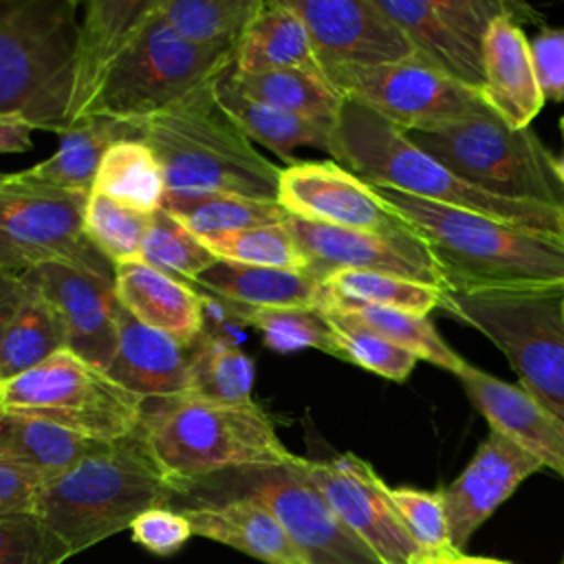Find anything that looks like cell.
I'll return each mask as SVG.
<instances>
[{
  "label": "cell",
  "instance_id": "40",
  "mask_svg": "<svg viewBox=\"0 0 564 564\" xmlns=\"http://www.w3.org/2000/svg\"><path fill=\"white\" fill-rule=\"evenodd\" d=\"M324 315L333 328L337 359L355 364L390 381H405L412 375L419 361L412 352L392 344L348 313L324 311Z\"/></svg>",
  "mask_w": 564,
  "mask_h": 564
},
{
  "label": "cell",
  "instance_id": "15",
  "mask_svg": "<svg viewBox=\"0 0 564 564\" xmlns=\"http://www.w3.org/2000/svg\"><path fill=\"white\" fill-rule=\"evenodd\" d=\"M300 465L344 524L383 564H421L432 557L408 531L388 496V485L370 463L355 454H339L330 460L302 458Z\"/></svg>",
  "mask_w": 564,
  "mask_h": 564
},
{
  "label": "cell",
  "instance_id": "23",
  "mask_svg": "<svg viewBox=\"0 0 564 564\" xmlns=\"http://www.w3.org/2000/svg\"><path fill=\"white\" fill-rule=\"evenodd\" d=\"M117 328V352L106 375L141 397L145 405L181 399L189 377V344L145 326L121 304Z\"/></svg>",
  "mask_w": 564,
  "mask_h": 564
},
{
  "label": "cell",
  "instance_id": "28",
  "mask_svg": "<svg viewBox=\"0 0 564 564\" xmlns=\"http://www.w3.org/2000/svg\"><path fill=\"white\" fill-rule=\"evenodd\" d=\"M280 68L324 75L308 29L289 0H262L236 46L234 70L251 75Z\"/></svg>",
  "mask_w": 564,
  "mask_h": 564
},
{
  "label": "cell",
  "instance_id": "36",
  "mask_svg": "<svg viewBox=\"0 0 564 564\" xmlns=\"http://www.w3.org/2000/svg\"><path fill=\"white\" fill-rule=\"evenodd\" d=\"M90 192L143 214L161 209L165 181L152 148L145 141L115 143L101 159Z\"/></svg>",
  "mask_w": 564,
  "mask_h": 564
},
{
  "label": "cell",
  "instance_id": "24",
  "mask_svg": "<svg viewBox=\"0 0 564 564\" xmlns=\"http://www.w3.org/2000/svg\"><path fill=\"white\" fill-rule=\"evenodd\" d=\"M178 511L192 533L227 544L264 564H308L273 511L251 496L187 498Z\"/></svg>",
  "mask_w": 564,
  "mask_h": 564
},
{
  "label": "cell",
  "instance_id": "37",
  "mask_svg": "<svg viewBox=\"0 0 564 564\" xmlns=\"http://www.w3.org/2000/svg\"><path fill=\"white\" fill-rule=\"evenodd\" d=\"M234 79L251 99L324 123H335L344 104V97L324 75L297 68H280L251 75H238L234 70Z\"/></svg>",
  "mask_w": 564,
  "mask_h": 564
},
{
  "label": "cell",
  "instance_id": "12",
  "mask_svg": "<svg viewBox=\"0 0 564 564\" xmlns=\"http://www.w3.org/2000/svg\"><path fill=\"white\" fill-rule=\"evenodd\" d=\"M88 194L0 181V269L22 275L40 264L66 262L115 278V264L84 231Z\"/></svg>",
  "mask_w": 564,
  "mask_h": 564
},
{
  "label": "cell",
  "instance_id": "5",
  "mask_svg": "<svg viewBox=\"0 0 564 564\" xmlns=\"http://www.w3.org/2000/svg\"><path fill=\"white\" fill-rule=\"evenodd\" d=\"M139 430L150 456L178 489V498L214 474L286 465L297 458L258 403L225 405L181 397L145 405Z\"/></svg>",
  "mask_w": 564,
  "mask_h": 564
},
{
  "label": "cell",
  "instance_id": "31",
  "mask_svg": "<svg viewBox=\"0 0 564 564\" xmlns=\"http://www.w3.org/2000/svg\"><path fill=\"white\" fill-rule=\"evenodd\" d=\"M108 441H95L53 421L0 414V460L35 469L48 478L70 469Z\"/></svg>",
  "mask_w": 564,
  "mask_h": 564
},
{
  "label": "cell",
  "instance_id": "19",
  "mask_svg": "<svg viewBox=\"0 0 564 564\" xmlns=\"http://www.w3.org/2000/svg\"><path fill=\"white\" fill-rule=\"evenodd\" d=\"M22 280L62 313L68 328V348L106 372L119 339L115 278L66 262H48L22 273Z\"/></svg>",
  "mask_w": 564,
  "mask_h": 564
},
{
  "label": "cell",
  "instance_id": "44",
  "mask_svg": "<svg viewBox=\"0 0 564 564\" xmlns=\"http://www.w3.org/2000/svg\"><path fill=\"white\" fill-rule=\"evenodd\" d=\"M203 242L218 260L291 271L308 269L304 253L300 251L297 242L293 240L284 225H267L242 231L216 234L203 238Z\"/></svg>",
  "mask_w": 564,
  "mask_h": 564
},
{
  "label": "cell",
  "instance_id": "13",
  "mask_svg": "<svg viewBox=\"0 0 564 564\" xmlns=\"http://www.w3.org/2000/svg\"><path fill=\"white\" fill-rule=\"evenodd\" d=\"M324 75L344 99L405 134L438 130L489 110L478 90L447 77L419 53L381 66H335Z\"/></svg>",
  "mask_w": 564,
  "mask_h": 564
},
{
  "label": "cell",
  "instance_id": "2",
  "mask_svg": "<svg viewBox=\"0 0 564 564\" xmlns=\"http://www.w3.org/2000/svg\"><path fill=\"white\" fill-rule=\"evenodd\" d=\"M328 154L372 187L397 189L423 200L564 238V209L496 196L471 185L414 145L405 132L355 101L344 99L330 128Z\"/></svg>",
  "mask_w": 564,
  "mask_h": 564
},
{
  "label": "cell",
  "instance_id": "53",
  "mask_svg": "<svg viewBox=\"0 0 564 564\" xmlns=\"http://www.w3.org/2000/svg\"><path fill=\"white\" fill-rule=\"evenodd\" d=\"M557 163H560V174H562V181H564V156L557 159Z\"/></svg>",
  "mask_w": 564,
  "mask_h": 564
},
{
  "label": "cell",
  "instance_id": "17",
  "mask_svg": "<svg viewBox=\"0 0 564 564\" xmlns=\"http://www.w3.org/2000/svg\"><path fill=\"white\" fill-rule=\"evenodd\" d=\"M289 4L306 24L322 70L394 64L416 53L377 0H289Z\"/></svg>",
  "mask_w": 564,
  "mask_h": 564
},
{
  "label": "cell",
  "instance_id": "41",
  "mask_svg": "<svg viewBox=\"0 0 564 564\" xmlns=\"http://www.w3.org/2000/svg\"><path fill=\"white\" fill-rule=\"evenodd\" d=\"M141 260L183 282H196L218 258L209 247L163 207L152 214L141 245Z\"/></svg>",
  "mask_w": 564,
  "mask_h": 564
},
{
  "label": "cell",
  "instance_id": "9",
  "mask_svg": "<svg viewBox=\"0 0 564 564\" xmlns=\"http://www.w3.org/2000/svg\"><path fill=\"white\" fill-rule=\"evenodd\" d=\"M234 57L236 48L200 46L178 35L161 15L156 0L134 40L110 68L88 117L143 121L212 84L234 64Z\"/></svg>",
  "mask_w": 564,
  "mask_h": 564
},
{
  "label": "cell",
  "instance_id": "42",
  "mask_svg": "<svg viewBox=\"0 0 564 564\" xmlns=\"http://www.w3.org/2000/svg\"><path fill=\"white\" fill-rule=\"evenodd\" d=\"M240 306L247 326L262 333V341L273 352H295L302 348H317L335 357L333 328L324 311L313 306H291V308H253Z\"/></svg>",
  "mask_w": 564,
  "mask_h": 564
},
{
  "label": "cell",
  "instance_id": "30",
  "mask_svg": "<svg viewBox=\"0 0 564 564\" xmlns=\"http://www.w3.org/2000/svg\"><path fill=\"white\" fill-rule=\"evenodd\" d=\"M192 284H198L207 293L229 302L253 308H319L324 295V282L308 271L249 267L227 260H218Z\"/></svg>",
  "mask_w": 564,
  "mask_h": 564
},
{
  "label": "cell",
  "instance_id": "56",
  "mask_svg": "<svg viewBox=\"0 0 564 564\" xmlns=\"http://www.w3.org/2000/svg\"><path fill=\"white\" fill-rule=\"evenodd\" d=\"M2 178H4V174H2V172H0V181H2Z\"/></svg>",
  "mask_w": 564,
  "mask_h": 564
},
{
  "label": "cell",
  "instance_id": "29",
  "mask_svg": "<svg viewBox=\"0 0 564 564\" xmlns=\"http://www.w3.org/2000/svg\"><path fill=\"white\" fill-rule=\"evenodd\" d=\"M212 93L218 106L234 119V123L251 139L271 150L278 159L293 161L297 148H317L328 152V139L333 123L306 119L278 108H271L258 99H251L240 90L234 79V64H229L214 82Z\"/></svg>",
  "mask_w": 564,
  "mask_h": 564
},
{
  "label": "cell",
  "instance_id": "38",
  "mask_svg": "<svg viewBox=\"0 0 564 564\" xmlns=\"http://www.w3.org/2000/svg\"><path fill=\"white\" fill-rule=\"evenodd\" d=\"M260 2L262 0H159V11L178 35L194 44L236 48Z\"/></svg>",
  "mask_w": 564,
  "mask_h": 564
},
{
  "label": "cell",
  "instance_id": "4",
  "mask_svg": "<svg viewBox=\"0 0 564 564\" xmlns=\"http://www.w3.org/2000/svg\"><path fill=\"white\" fill-rule=\"evenodd\" d=\"M167 194H229L278 200L282 167L264 159L218 106L212 84L143 119Z\"/></svg>",
  "mask_w": 564,
  "mask_h": 564
},
{
  "label": "cell",
  "instance_id": "54",
  "mask_svg": "<svg viewBox=\"0 0 564 564\" xmlns=\"http://www.w3.org/2000/svg\"><path fill=\"white\" fill-rule=\"evenodd\" d=\"M560 132H562V137H564V117L560 119Z\"/></svg>",
  "mask_w": 564,
  "mask_h": 564
},
{
  "label": "cell",
  "instance_id": "46",
  "mask_svg": "<svg viewBox=\"0 0 564 564\" xmlns=\"http://www.w3.org/2000/svg\"><path fill=\"white\" fill-rule=\"evenodd\" d=\"M388 496L408 531L425 553L436 557L456 551L449 540L447 516L438 491L388 487Z\"/></svg>",
  "mask_w": 564,
  "mask_h": 564
},
{
  "label": "cell",
  "instance_id": "16",
  "mask_svg": "<svg viewBox=\"0 0 564 564\" xmlns=\"http://www.w3.org/2000/svg\"><path fill=\"white\" fill-rule=\"evenodd\" d=\"M282 225L304 253L306 271L319 282L337 271L352 269L390 273L449 291L434 256L410 229L392 234L364 231L313 223L291 214Z\"/></svg>",
  "mask_w": 564,
  "mask_h": 564
},
{
  "label": "cell",
  "instance_id": "55",
  "mask_svg": "<svg viewBox=\"0 0 564 564\" xmlns=\"http://www.w3.org/2000/svg\"><path fill=\"white\" fill-rule=\"evenodd\" d=\"M560 308H562V322H564V293H562V304H560Z\"/></svg>",
  "mask_w": 564,
  "mask_h": 564
},
{
  "label": "cell",
  "instance_id": "27",
  "mask_svg": "<svg viewBox=\"0 0 564 564\" xmlns=\"http://www.w3.org/2000/svg\"><path fill=\"white\" fill-rule=\"evenodd\" d=\"M115 295L139 322L183 344H192L203 333L200 293L143 260L115 267Z\"/></svg>",
  "mask_w": 564,
  "mask_h": 564
},
{
  "label": "cell",
  "instance_id": "22",
  "mask_svg": "<svg viewBox=\"0 0 564 564\" xmlns=\"http://www.w3.org/2000/svg\"><path fill=\"white\" fill-rule=\"evenodd\" d=\"M154 2L156 0H90L82 4L68 108L70 126L90 115L110 68L134 40Z\"/></svg>",
  "mask_w": 564,
  "mask_h": 564
},
{
  "label": "cell",
  "instance_id": "11",
  "mask_svg": "<svg viewBox=\"0 0 564 564\" xmlns=\"http://www.w3.org/2000/svg\"><path fill=\"white\" fill-rule=\"evenodd\" d=\"M300 463L302 456L286 465L214 474L192 485L183 498L251 496L273 511L308 564H383L333 511Z\"/></svg>",
  "mask_w": 564,
  "mask_h": 564
},
{
  "label": "cell",
  "instance_id": "50",
  "mask_svg": "<svg viewBox=\"0 0 564 564\" xmlns=\"http://www.w3.org/2000/svg\"><path fill=\"white\" fill-rule=\"evenodd\" d=\"M26 293H29V284L22 280V275L0 269V344L15 317V313L20 311Z\"/></svg>",
  "mask_w": 564,
  "mask_h": 564
},
{
  "label": "cell",
  "instance_id": "51",
  "mask_svg": "<svg viewBox=\"0 0 564 564\" xmlns=\"http://www.w3.org/2000/svg\"><path fill=\"white\" fill-rule=\"evenodd\" d=\"M33 130H37L31 121L15 115H0V154L26 152L33 148Z\"/></svg>",
  "mask_w": 564,
  "mask_h": 564
},
{
  "label": "cell",
  "instance_id": "3",
  "mask_svg": "<svg viewBox=\"0 0 564 564\" xmlns=\"http://www.w3.org/2000/svg\"><path fill=\"white\" fill-rule=\"evenodd\" d=\"M174 500L178 489L159 469L137 430L48 478L37 491L33 513L75 555L130 529L143 511L170 507Z\"/></svg>",
  "mask_w": 564,
  "mask_h": 564
},
{
  "label": "cell",
  "instance_id": "26",
  "mask_svg": "<svg viewBox=\"0 0 564 564\" xmlns=\"http://www.w3.org/2000/svg\"><path fill=\"white\" fill-rule=\"evenodd\" d=\"M141 119L93 115L59 134V148L42 163L11 174L15 181L90 194L106 152L119 141H143Z\"/></svg>",
  "mask_w": 564,
  "mask_h": 564
},
{
  "label": "cell",
  "instance_id": "35",
  "mask_svg": "<svg viewBox=\"0 0 564 564\" xmlns=\"http://www.w3.org/2000/svg\"><path fill=\"white\" fill-rule=\"evenodd\" d=\"M198 238L282 225L289 212L278 200L229 194H167L161 205Z\"/></svg>",
  "mask_w": 564,
  "mask_h": 564
},
{
  "label": "cell",
  "instance_id": "14",
  "mask_svg": "<svg viewBox=\"0 0 564 564\" xmlns=\"http://www.w3.org/2000/svg\"><path fill=\"white\" fill-rule=\"evenodd\" d=\"M414 51L458 84L482 90L485 37L500 15L538 18L529 4L502 0H377Z\"/></svg>",
  "mask_w": 564,
  "mask_h": 564
},
{
  "label": "cell",
  "instance_id": "25",
  "mask_svg": "<svg viewBox=\"0 0 564 564\" xmlns=\"http://www.w3.org/2000/svg\"><path fill=\"white\" fill-rule=\"evenodd\" d=\"M520 22L518 15H500L485 37V86L480 95L511 128H529L544 106L531 46Z\"/></svg>",
  "mask_w": 564,
  "mask_h": 564
},
{
  "label": "cell",
  "instance_id": "34",
  "mask_svg": "<svg viewBox=\"0 0 564 564\" xmlns=\"http://www.w3.org/2000/svg\"><path fill=\"white\" fill-rule=\"evenodd\" d=\"M447 291L377 271H337L324 280L319 311L344 304H372L414 315H427L443 308Z\"/></svg>",
  "mask_w": 564,
  "mask_h": 564
},
{
  "label": "cell",
  "instance_id": "39",
  "mask_svg": "<svg viewBox=\"0 0 564 564\" xmlns=\"http://www.w3.org/2000/svg\"><path fill=\"white\" fill-rule=\"evenodd\" d=\"M324 311H341L392 344L405 348L412 352L416 359H425L447 372L458 375L460 370L467 368V361L438 335L434 324L427 319V315H414L397 308H386V306H372V304H344V306H333Z\"/></svg>",
  "mask_w": 564,
  "mask_h": 564
},
{
  "label": "cell",
  "instance_id": "52",
  "mask_svg": "<svg viewBox=\"0 0 564 564\" xmlns=\"http://www.w3.org/2000/svg\"><path fill=\"white\" fill-rule=\"evenodd\" d=\"M421 564H509V562H498V560H487V557H474V555H465L463 551H452L447 555H436V557H427Z\"/></svg>",
  "mask_w": 564,
  "mask_h": 564
},
{
  "label": "cell",
  "instance_id": "32",
  "mask_svg": "<svg viewBox=\"0 0 564 564\" xmlns=\"http://www.w3.org/2000/svg\"><path fill=\"white\" fill-rule=\"evenodd\" d=\"M64 348H68V328L62 313L29 284V293L0 344V383L40 366Z\"/></svg>",
  "mask_w": 564,
  "mask_h": 564
},
{
  "label": "cell",
  "instance_id": "20",
  "mask_svg": "<svg viewBox=\"0 0 564 564\" xmlns=\"http://www.w3.org/2000/svg\"><path fill=\"white\" fill-rule=\"evenodd\" d=\"M540 469L542 463L535 456L518 447L505 434L491 430L460 476L438 491L447 516L452 546L463 551L471 533L524 478Z\"/></svg>",
  "mask_w": 564,
  "mask_h": 564
},
{
  "label": "cell",
  "instance_id": "10",
  "mask_svg": "<svg viewBox=\"0 0 564 564\" xmlns=\"http://www.w3.org/2000/svg\"><path fill=\"white\" fill-rule=\"evenodd\" d=\"M143 410L141 397L70 348L0 383V414L40 416L95 441H119L134 434Z\"/></svg>",
  "mask_w": 564,
  "mask_h": 564
},
{
  "label": "cell",
  "instance_id": "43",
  "mask_svg": "<svg viewBox=\"0 0 564 564\" xmlns=\"http://www.w3.org/2000/svg\"><path fill=\"white\" fill-rule=\"evenodd\" d=\"M152 214L123 207L104 194L90 192L84 212V231L88 240L115 267L141 260V245Z\"/></svg>",
  "mask_w": 564,
  "mask_h": 564
},
{
  "label": "cell",
  "instance_id": "47",
  "mask_svg": "<svg viewBox=\"0 0 564 564\" xmlns=\"http://www.w3.org/2000/svg\"><path fill=\"white\" fill-rule=\"evenodd\" d=\"M192 535L194 533L187 518L172 507L148 509L130 524L132 542L141 544L154 555L176 553Z\"/></svg>",
  "mask_w": 564,
  "mask_h": 564
},
{
  "label": "cell",
  "instance_id": "6",
  "mask_svg": "<svg viewBox=\"0 0 564 564\" xmlns=\"http://www.w3.org/2000/svg\"><path fill=\"white\" fill-rule=\"evenodd\" d=\"M77 0H0V115L62 134L68 123Z\"/></svg>",
  "mask_w": 564,
  "mask_h": 564
},
{
  "label": "cell",
  "instance_id": "18",
  "mask_svg": "<svg viewBox=\"0 0 564 564\" xmlns=\"http://www.w3.org/2000/svg\"><path fill=\"white\" fill-rule=\"evenodd\" d=\"M278 203L291 216L313 223L383 234L408 229L372 185L335 161H302L282 167Z\"/></svg>",
  "mask_w": 564,
  "mask_h": 564
},
{
  "label": "cell",
  "instance_id": "1",
  "mask_svg": "<svg viewBox=\"0 0 564 564\" xmlns=\"http://www.w3.org/2000/svg\"><path fill=\"white\" fill-rule=\"evenodd\" d=\"M434 256L449 291L564 289V238L375 187Z\"/></svg>",
  "mask_w": 564,
  "mask_h": 564
},
{
  "label": "cell",
  "instance_id": "33",
  "mask_svg": "<svg viewBox=\"0 0 564 564\" xmlns=\"http://www.w3.org/2000/svg\"><path fill=\"white\" fill-rule=\"evenodd\" d=\"M253 361L231 341L200 333L189 344L185 399L253 405Z\"/></svg>",
  "mask_w": 564,
  "mask_h": 564
},
{
  "label": "cell",
  "instance_id": "8",
  "mask_svg": "<svg viewBox=\"0 0 564 564\" xmlns=\"http://www.w3.org/2000/svg\"><path fill=\"white\" fill-rule=\"evenodd\" d=\"M423 152L471 185L505 198L564 209V181L557 159L529 128H511L491 108L471 119L408 132Z\"/></svg>",
  "mask_w": 564,
  "mask_h": 564
},
{
  "label": "cell",
  "instance_id": "48",
  "mask_svg": "<svg viewBox=\"0 0 564 564\" xmlns=\"http://www.w3.org/2000/svg\"><path fill=\"white\" fill-rule=\"evenodd\" d=\"M531 59L544 99H564V29L546 26L531 42Z\"/></svg>",
  "mask_w": 564,
  "mask_h": 564
},
{
  "label": "cell",
  "instance_id": "7",
  "mask_svg": "<svg viewBox=\"0 0 564 564\" xmlns=\"http://www.w3.org/2000/svg\"><path fill=\"white\" fill-rule=\"evenodd\" d=\"M564 289L447 291L443 311L480 330L520 379V386L564 421Z\"/></svg>",
  "mask_w": 564,
  "mask_h": 564
},
{
  "label": "cell",
  "instance_id": "57",
  "mask_svg": "<svg viewBox=\"0 0 564 564\" xmlns=\"http://www.w3.org/2000/svg\"><path fill=\"white\" fill-rule=\"evenodd\" d=\"M560 564H564V557H562V562H560Z\"/></svg>",
  "mask_w": 564,
  "mask_h": 564
},
{
  "label": "cell",
  "instance_id": "45",
  "mask_svg": "<svg viewBox=\"0 0 564 564\" xmlns=\"http://www.w3.org/2000/svg\"><path fill=\"white\" fill-rule=\"evenodd\" d=\"M68 546L35 516H0V564H64Z\"/></svg>",
  "mask_w": 564,
  "mask_h": 564
},
{
  "label": "cell",
  "instance_id": "21",
  "mask_svg": "<svg viewBox=\"0 0 564 564\" xmlns=\"http://www.w3.org/2000/svg\"><path fill=\"white\" fill-rule=\"evenodd\" d=\"M474 408L489 427L535 456L542 467L564 478V421L546 410L522 386L507 383L471 364L456 375Z\"/></svg>",
  "mask_w": 564,
  "mask_h": 564
},
{
  "label": "cell",
  "instance_id": "49",
  "mask_svg": "<svg viewBox=\"0 0 564 564\" xmlns=\"http://www.w3.org/2000/svg\"><path fill=\"white\" fill-rule=\"evenodd\" d=\"M48 480V476L0 460V516L33 513L37 491Z\"/></svg>",
  "mask_w": 564,
  "mask_h": 564
}]
</instances>
